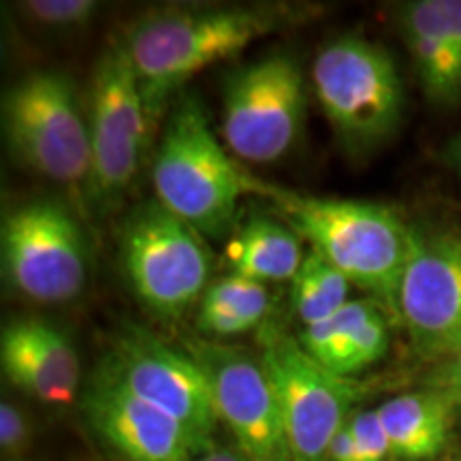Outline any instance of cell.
<instances>
[{
    "label": "cell",
    "mask_w": 461,
    "mask_h": 461,
    "mask_svg": "<svg viewBox=\"0 0 461 461\" xmlns=\"http://www.w3.org/2000/svg\"><path fill=\"white\" fill-rule=\"evenodd\" d=\"M255 194L272 201L282 221L312 252L357 285L395 310L403 265L411 255L412 227L383 203L357 199H325L263 184Z\"/></svg>",
    "instance_id": "obj_1"
},
{
    "label": "cell",
    "mask_w": 461,
    "mask_h": 461,
    "mask_svg": "<svg viewBox=\"0 0 461 461\" xmlns=\"http://www.w3.org/2000/svg\"><path fill=\"white\" fill-rule=\"evenodd\" d=\"M285 24L280 7H180L143 15L126 32L149 118L190 77L230 60Z\"/></svg>",
    "instance_id": "obj_2"
},
{
    "label": "cell",
    "mask_w": 461,
    "mask_h": 461,
    "mask_svg": "<svg viewBox=\"0 0 461 461\" xmlns=\"http://www.w3.org/2000/svg\"><path fill=\"white\" fill-rule=\"evenodd\" d=\"M255 182L214 135L205 107L186 96L173 107L152 165L157 201L201 238H222Z\"/></svg>",
    "instance_id": "obj_3"
},
{
    "label": "cell",
    "mask_w": 461,
    "mask_h": 461,
    "mask_svg": "<svg viewBox=\"0 0 461 461\" xmlns=\"http://www.w3.org/2000/svg\"><path fill=\"white\" fill-rule=\"evenodd\" d=\"M310 77L331 131L353 152L376 148L400 124V73L389 51L370 39H333L314 58Z\"/></svg>",
    "instance_id": "obj_4"
},
{
    "label": "cell",
    "mask_w": 461,
    "mask_h": 461,
    "mask_svg": "<svg viewBox=\"0 0 461 461\" xmlns=\"http://www.w3.org/2000/svg\"><path fill=\"white\" fill-rule=\"evenodd\" d=\"M3 129L28 169L67 188L88 186V118L68 75L48 68L22 75L5 92Z\"/></svg>",
    "instance_id": "obj_5"
},
{
    "label": "cell",
    "mask_w": 461,
    "mask_h": 461,
    "mask_svg": "<svg viewBox=\"0 0 461 461\" xmlns=\"http://www.w3.org/2000/svg\"><path fill=\"white\" fill-rule=\"evenodd\" d=\"M120 257L140 302L163 319H177L201 302L210 285L203 238L157 199L124 221Z\"/></svg>",
    "instance_id": "obj_6"
},
{
    "label": "cell",
    "mask_w": 461,
    "mask_h": 461,
    "mask_svg": "<svg viewBox=\"0 0 461 461\" xmlns=\"http://www.w3.org/2000/svg\"><path fill=\"white\" fill-rule=\"evenodd\" d=\"M305 95L302 67L288 54H267L238 68L224 86V146L246 163L285 158L303 131Z\"/></svg>",
    "instance_id": "obj_7"
},
{
    "label": "cell",
    "mask_w": 461,
    "mask_h": 461,
    "mask_svg": "<svg viewBox=\"0 0 461 461\" xmlns=\"http://www.w3.org/2000/svg\"><path fill=\"white\" fill-rule=\"evenodd\" d=\"M73 212L56 199H34L5 214L0 230L5 280L37 303H68L88 280V250Z\"/></svg>",
    "instance_id": "obj_8"
},
{
    "label": "cell",
    "mask_w": 461,
    "mask_h": 461,
    "mask_svg": "<svg viewBox=\"0 0 461 461\" xmlns=\"http://www.w3.org/2000/svg\"><path fill=\"white\" fill-rule=\"evenodd\" d=\"M149 113L124 37L101 51L90 88V180L92 199L112 205L140 171Z\"/></svg>",
    "instance_id": "obj_9"
},
{
    "label": "cell",
    "mask_w": 461,
    "mask_h": 461,
    "mask_svg": "<svg viewBox=\"0 0 461 461\" xmlns=\"http://www.w3.org/2000/svg\"><path fill=\"white\" fill-rule=\"evenodd\" d=\"M258 357L278 397L293 461H327L333 436L359 400V384L327 370L278 327H265Z\"/></svg>",
    "instance_id": "obj_10"
},
{
    "label": "cell",
    "mask_w": 461,
    "mask_h": 461,
    "mask_svg": "<svg viewBox=\"0 0 461 461\" xmlns=\"http://www.w3.org/2000/svg\"><path fill=\"white\" fill-rule=\"evenodd\" d=\"M395 316L414 350L442 361L461 348V233L412 229L411 255L395 297Z\"/></svg>",
    "instance_id": "obj_11"
},
{
    "label": "cell",
    "mask_w": 461,
    "mask_h": 461,
    "mask_svg": "<svg viewBox=\"0 0 461 461\" xmlns=\"http://www.w3.org/2000/svg\"><path fill=\"white\" fill-rule=\"evenodd\" d=\"M103 367L132 395L184 425L203 451L214 447V397L193 355L171 348L141 327L129 325L118 333Z\"/></svg>",
    "instance_id": "obj_12"
},
{
    "label": "cell",
    "mask_w": 461,
    "mask_h": 461,
    "mask_svg": "<svg viewBox=\"0 0 461 461\" xmlns=\"http://www.w3.org/2000/svg\"><path fill=\"white\" fill-rule=\"evenodd\" d=\"M190 355L210 383L218 420L248 461H293L285 419L261 357L221 342H193Z\"/></svg>",
    "instance_id": "obj_13"
},
{
    "label": "cell",
    "mask_w": 461,
    "mask_h": 461,
    "mask_svg": "<svg viewBox=\"0 0 461 461\" xmlns=\"http://www.w3.org/2000/svg\"><path fill=\"white\" fill-rule=\"evenodd\" d=\"M84 412L126 461H194L205 453L184 425L132 395L103 366L86 389Z\"/></svg>",
    "instance_id": "obj_14"
},
{
    "label": "cell",
    "mask_w": 461,
    "mask_h": 461,
    "mask_svg": "<svg viewBox=\"0 0 461 461\" xmlns=\"http://www.w3.org/2000/svg\"><path fill=\"white\" fill-rule=\"evenodd\" d=\"M5 376L34 400L67 406L79 389V355L60 327L43 319L9 321L0 333Z\"/></svg>",
    "instance_id": "obj_15"
},
{
    "label": "cell",
    "mask_w": 461,
    "mask_h": 461,
    "mask_svg": "<svg viewBox=\"0 0 461 461\" xmlns=\"http://www.w3.org/2000/svg\"><path fill=\"white\" fill-rule=\"evenodd\" d=\"M391 445V459L429 461L445 451L455 406L434 389L391 397L376 408Z\"/></svg>",
    "instance_id": "obj_16"
},
{
    "label": "cell",
    "mask_w": 461,
    "mask_h": 461,
    "mask_svg": "<svg viewBox=\"0 0 461 461\" xmlns=\"http://www.w3.org/2000/svg\"><path fill=\"white\" fill-rule=\"evenodd\" d=\"M400 31L428 99L436 105L459 103L461 62L442 32L434 0H414L400 7Z\"/></svg>",
    "instance_id": "obj_17"
},
{
    "label": "cell",
    "mask_w": 461,
    "mask_h": 461,
    "mask_svg": "<svg viewBox=\"0 0 461 461\" xmlns=\"http://www.w3.org/2000/svg\"><path fill=\"white\" fill-rule=\"evenodd\" d=\"M224 257L230 274H240L261 285L295 278L303 263L302 238L285 222L267 216H252L229 240Z\"/></svg>",
    "instance_id": "obj_18"
},
{
    "label": "cell",
    "mask_w": 461,
    "mask_h": 461,
    "mask_svg": "<svg viewBox=\"0 0 461 461\" xmlns=\"http://www.w3.org/2000/svg\"><path fill=\"white\" fill-rule=\"evenodd\" d=\"M348 293L350 280L316 252H310L291 282L293 312L303 327H312L342 310L350 302Z\"/></svg>",
    "instance_id": "obj_19"
},
{
    "label": "cell",
    "mask_w": 461,
    "mask_h": 461,
    "mask_svg": "<svg viewBox=\"0 0 461 461\" xmlns=\"http://www.w3.org/2000/svg\"><path fill=\"white\" fill-rule=\"evenodd\" d=\"M376 310L380 308L374 302L350 299L342 310H338L330 319L316 322L312 327H303L297 338L299 344L303 346L305 353L314 357L321 366L330 370L339 350L348 344V339L361 330L363 322L370 319Z\"/></svg>",
    "instance_id": "obj_20"
},
{
    "label": "cell",
    "mask_w": 461,
    "mask_h": 461,
    "mask_svg": "<svg viewBox=\"0 0 461 461\" xmlns=\"http://www.w3.org/2000/svg\"><path fill=\"white\" fill-rule=\"evenodd\" d=\"M389 350V327L380 310L363 322V327L348 339V344L339 350L333 359L330 372L342 378H353L355 374L374 366L383 359Z\"/></svg>",
    "instance_id": "obj_21"
},
{
    "label": "cell",
    "mask_w": 461,
    "mask_h": 461,
    "mask_svg": "<svg viewBox=\"0 0 461 461\" xmlns=\"http://www.w3.org/2000/svg\"><path fill=\"white\" fill-rule=\"evenodd\" d=\"M240 308H263L272 310V295L267 285L244 278L240 274H227L210 282L199 310H240Z\"/></svg>",
    "instance_id": "obj_22"
},
{
    "label": "cell",
    "mask_w": 461,
    "mask_h": 461,
    "mask_svg": "<svg viewBox=\"0 0 461 461\" xmlns=\"http://www.w3.org/2000/svg\"><path fill=\"white\" fill-rule=\"evenodd\" d=\"M22 14L37 26L50 31H75L90 24L101 5L95 0H28L22 3Z\"/></svg>",
    "instance_id": "obj_23"
},
{
    "label": "cell",
    "mask_w": 461,
    "mask_h": 461,
    "mask_svg": "<svg viewBox=\"0 0 461 461\" xmlns=\"http://www.w3.org/2000/svg\"><path fill=\"white\" fill-rule=\"evenodd\" d=\"M272 310L240 308V310H199L197 330L207 338L224 339L248 333L261 327Z\"/></svg>",
    "instance_id": "obj_24"
},
{
    "label": "cell",
    "mask_w": 461,
    "mask_h": 461,
    "mask_svg": "<svg viewBox=\"0 0 461 461\" xmlns=\"http://www.w3.org/2000/svg\"><path fill=\"white\" fill-rule=\"evenodd\" d=\"M357 455L359 461H387L391 459L389 438L384 434L376 408L359 411L350 417Z\"/></svg>",
    "instance_id": "obj_25"
},
{
    "label": "cell",
    "mask_w": 461,
    "mask_h": 461,
    "mask_svg": "<svg viewBox=\"0 0 461 461\" xmlns=\"http://www.w3.org/2000/svg\"><path fill=\"white\" fill-rule=\"evenodd\" d=\"M31 431L28 419L11 402L0 403V448L5 455H15L26 447Z\"/></svg>",
    "instance_id": "obj_26"
},
{
    "label": "cell",
    "mask_w": 461,
    "mask_h": 461,
    "mask_svg": "<svg viewBox=\"0 0 461 461\" xmlns=\"http://www.w3.org/2000/svg\"><path fill=\"white\" fill-rule=\"evenodd\" d=\"M428 389L442 393L453 403L455 411H461V348L436 363L428 378Z\"/></svg>",
    "instance_id": "obj_27"
},
{
    "label": "cell",
    "mask_w": 461,
    "mask_h": 461,
    "mask_svg": "<svg viewBox=\"0 0 461 461\" xmlns=\"http://www.w3.org/2000/svg\"><path fill=\"white\" fill-rule=\"evenodd\" d=\"M434 3L442 32L447 34L461 62V0H434Z\"/></svg>",
    "instance_id": "obj_28"
},
{
    "label": "cell",
    "mask_w": 461,
    "mask_h": 461,
    "mask_svg": "<svg viewBox=\"0 0 461 461\" xmlns=\"http://www.w3.org/2000/svg\"><path fill=\"white\" fill-rule=\"evenodd\" d=\"M327 461H359L353 429H350V419L346 420L342 428L338 429V434L333 436L330 451H327Z\"/></svg>",
    "instance_id": "obj_29"
},
{
    "label": "cell",
    "mask_w": 461,
    "mask_h": 461,
    "mask_svg": "<svg viewBox=\"0 0 461 461\" xmlns=\"http://www.w3.org/2000/svg\"><path fill=\"white\" fill-rule=\"evenodd\" d=\"M194 461H248L238 448L229 447H212L210 451L201 453Z\"/></svg>",
    "instance_id": "obj_30"
},
{
    "label": "cell",
    "mask_w": 461,
    "mask_h": 461,
    "mask_svg": "<svg viewBox=\"0 0 461 461\" xmlns=\"http://www.w3.org/2000/svg\"><path fill=\"white\" fill-rule=\"evenodd\" d=\"M448 461H461V459H448Z\"/></svg>",
    "instance_id": "obj_31"
}]
</instances>
